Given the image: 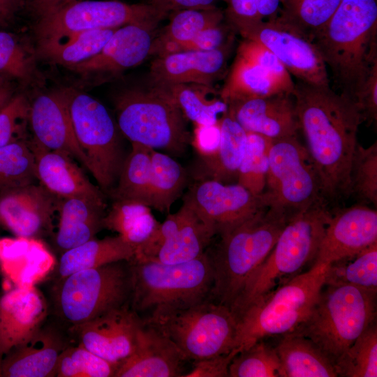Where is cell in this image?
<instances>
[{
  "mask_svg": "<svg viewBox=\"0 0 377 377\" xmlns=\"http://www.w3.org/2000/svg\"><path fill=\"white\" fill-rule=\"evenodd\" d=\"M150 207L145 204L117 200L103 219V228L116 232L135 248L144 243L158 226Z\"/></svg>",
  "mask_w": 377,
  "mask_h": 377,
  "instance_id": "35",
  "label": "cell"
},
{
  "mask_svg": "<svg viewBox=\"0 0 377 377\" xmlns=\"http://www.w3.org/2000/svg\"><path fill=\"white\" fill-rule=\"evenodd\" d=\"M228 111L246 132L272 140L297 135L299 124L292 94L279 93L237 101Z\"/></svg>",
  "mask_w": 377,
  "mask_h": 377,
  "instance_id": "24",
  "label": "cell"
},
{
  "mask_svg": "<svg viewBox=\"0 0 377 377\" xmlns=\"http://www.w3.org/2000/svg\"><path fill=\"white\" fill-rule=\"evenodd\" d=\"M38 180L29 140L20 139L0 147V191Z\"/></svg>",
  "mask_w": 377,
  "mask_h": 377,
  "instance_id": "41",
  "label": "cell"
},
{
  "mask_svg": "<svg viewBox=\"0 0 377 377\" xmlns=\"http://www.w3.org/2000/svg\"><path fill=\"white\" fill-rule=\"evenodd\" d=\"M278 337L283 377H337L333 362L311 340L295 332Z\"/></svg>",
  "mask_w": 377,
  "mask_h": 377,
  "instance_id": "31",
  "label": "cell"
},
{
  "mask_svg": "<svg viewBox=\"0 0 377 377\" xmlns=\"http://www.w3.org/2000/svg\"><path fill=\"white\" fill-rule=\"evenodd\" d=\"M6 24H4L3 22H2L1 21H0V27H4V26H6Z\"/></svg>",
  "mask_w": 377,
  "mask_h": 377,
  "instance_id": "61",
  "label": "cell"
},
{
  "mask_svg": "<svg viewBox=\"0 0 377 377\" xmlns=\"http://www.w3.org/2000/svg\"><path fill=\"white\" fill-rule=\"evenodd\" d=\"M36 52L18 36L0 29V77L29 84L37 75Z\"/></svg>",
  "mask_w": 377,
  "mask_h": 377,
  "instance_id": "40",
  "label": "cell"
},
{
  "mask_svg": "<svg viewBox=\"0 0 377 377\" xmlns=\"http://www.w3.org/2000/svg\"><path fill=\"white\" fill-rule=\"evenodd\" d=\"M187 172L168 154L156 149L151 153V173L147 205L162 213H170L174 202L186 185Z\"/></svg>",
  "mask_w": 377,
  "mask_h": 377,
  "instance_id": "37",
  "label": "cell"
},
{
  "mask_svg": "<svg viewBox=\"0 0 377 377\" xmlns=\"http://www.w3.org/2000/svg\"><path fill=\"white\" fill-rule=\"evenodd\" d=\"M219 121V146L214 155L200 158L196 178L198 180L213 179L223 184L237 183L247 133L228 110Z\"/></svg>",
  "mask_w": 377,
  "mask_h": 377,
  "instance_id": "28",
  "label": "cell"
},
{
  "mask_svg": "<svg viewBox=\"0 0 377 377\" xmlns=\"http://www.w3.org/2000/svg\"><path fill=\"white\" fill-rule=\"evenodd\" d=\"M337 376H377V327L370 325L334 362Z\"/></svg>",
  "mask_w": 377,
  "mask_h": 377,
  "instance_id": "42",
  "label": "cell"
},
{
  "mask_svg": "<svg viewBox=\"0 0 377 377\" xmlns=\"http://www.w3.org/2000/svg\"><path fill=\"white\" fill-rule=\"evenodd\" d=\"M293 216L281 207L266 205L219 235L216 249L209 254L214 272L212 300L232 310L249 278Z\"/></svg>",
  "mask_w": 377,
  "mask_h": 377,
  "instance_id": "3",
  "label": "cell"
},
{
  "mask_svg": "<svg viewBox=\"0 0 377 377\" xmlns=\"http://www.w3.org/2000/svg\"><path fill=\"white\" fill-rule=\"evenodd\" d=\"M169 22L153 38L149 56L175 53L201 31L226 20L223 10L216 6L182 9L170 13Z\"/></svg>",
  "mask_w": 377,
  "mask_h": 377,
  "instance_id": "30",
  "label": "cell"
},
{
  "mask_svg": "<svg viewBox=\"0 0 377 377\" xmlns=\"http://www.w3.org/2000/svg\"><path fill=\"white\" fill-rule=\"evenodd\" d=\"M325 284L350 285L377 291V243L329 263Z\"/></svg>",
  "mask_w": 377,
  "mask_h": 377,
  "instance_id": "39",
  "label": "cell"
},
{
  "mask_svg": "<svg viewBox=\"0 0 377 377\" xmlns=\"http://www.w3.org/2000/svg\"><path fill=\"white\" fill-rule=\"evenodd\" d=\"M312 40L339 92L355 101L377 61L376 1L341 0Z\"/></svg>",
  "mask_w": 377,
  "mask_h": 377,
  "instance_id": "2",
  "label": "cell"
},
{
  "mask_svg": "<svg viewBox=\"0 0 377 377\" xmlns=\"http://www.w3.org/2000/svg\"><path fill=\"white\" fill-rule=\"evenodd\" d=\"M355 102L360 109L364 121H376L377 61L371 66L368 75L355 98Z\"/></svg>",
  "mask_w": 377,
  "mask_h": 377,
  "instance_id": "52",
  "label": "cell"
},
{
  "mask_svg": "<svg viewBox=\"0 0 377 377\" xmlns=\"http://www.w3.org/2000/svg\"><path fill=\"white\" fill-rule=\"evenodd\" d=\"M3 354L0 350V376H1L2 362H3Z\"/></svg>",
  "mask_w": 377,
  "mask_h": 377,
  "instance_id": "60",
  "label": "cell"
},
{
  "mask_svg": "<svg viewBox=\"0 0 377 377\" xmlns=\"http://www.w3.org/2000/svg\"><path fill=\"white\" fill-rule=\"evenodd\" d=\"M331 214L332 209L320 202L288 221L232 308L237 318L249 306L314 265Z\"/></svg>",
  "mask_w": 377,
  "mask_h": 377,
  "instance_id": "5",
  "label": "cell"
},
{
  "mask_svg": "<svg viewBox=\"0 0 377 377\" xmlns=\"http://www.w3.org/2000/svg\"><path fill=\"white\" fill-rule=\"evenodd\" d=\"M58 322L46 320L27 339L4 355L1 376L54 377L63 351L71 345Z\"/></svg>",
  "mask_w": 377,
  "mask_h": 377,
  "instance_id": "21",
  "label": "cell"
},
{
  "mask_svg": "<svg viewBox=\"0 0 377 377\" xmlns=\"http://www.w3.org/2000/svg\"><path fill=\"white\" fill-rule=\"evenodd\" d=\"M226 22L236 33L274 17L280 10V0H223Z\"/></svg>",
  "mask_w": 377,
  "mask_h": 377,
  "instance_id": "48",
  "label": "cell"
},
{
  "mask_svg": "<svg viewBox=\"0 0 377 377\" xmlns=\"http://www.w3.org/2000/svg\"><path fill=\"white\" fill-rule=\"evenodd\" d=\"M351 195L358 203L377 205V142L368 147L357 144L350 169Z\"/></svg>",
  "mask_w": 377,
  "mask_h": 377,
  "instance_id": "46",
  "label": "cell"
},
{
  "mask_svg": "<svg viewBox=\"0 0 377 377\" xmlns=\"http://www.w3.org/2000/svg\"><path fill=\"white\" fill-rule=\"evenodd\" d=\"M193 125L191 144L200 158L212 156L216 151L221 140L220 121L214 124Z\"/></svg>",
  "mask_w": 377,
  "mask_h": 377,
  "instance_id": "54",
  "label": "cell"
},
{
  "mask_svg": "<svg viewBox=\"0 0 377 377\" xmlns=\"http://www.w3.org/2000/svg\"><path fill=\"white\" fill-rule=\"evenodd\" d=\"M229 377H283L274 345L260 339L239 351L231 360Z\"/></svg>",
  "mask_w": 377,
  "mask_h": 377,
  "instance_id": "44",
  "label": "cell"
},
{
  "mask_svg": "<svg viewBox=\"0 0 377 377\" xmlns=\"http://www.w3.org/2000/svg\"><path fill=\"white\" fill-rule=\"evenodd\" d=\"M15 94L13 82L0 77V111Z\"/></svg>",
  "mask_w": 377,
  "mask_h": 377,
  "instance_id": "58",
  "label": "cell"
},
{
  "mask_svg": "<svg viewBox=\"0 0 377 377\" xmlns=\"http://www.w3.org/2000/svg\"><path fill=\"white\" fill-rule=\"evenodd\" d=\"M376 290L325 284L307 318L293 332L311 340L334 363L372 323Z\"/></svg>",
  "mask_w": 377,
  "mask_h": 377,
  "instance_id": "7",
  "label": "cell"
},
{
  "mask_svg": "<svg viewBox=\"0 0 377 377\" xmlns=\"http://www.w3.org/2000/svg\"><path fill=\"white\" fill-rule=\"evenodd\" d=\"M30 102L23 94H15L0 111V147L27 138Z\"/></svg>",
  "mask_w": 377,
  "mask_h": 377,
  "instance_id": "49",
  "label": "cell"
},
{
  "mask_svg": "<svg viewBox=\"0 0 377 377\" xmlns=\"http://www.w3.org/2000/svg\"><path fill=\"white\" fill-rule=\"evenodd\" d=\"M36 161L37 179L59 198L82 197L105 204L101 190L93 184L68 154L41 147L29 140Z\"/></svg>",
  "mask_w": 377,
  "mask_h": 377,
  "instance_id": "26",
  "label": "cell"
},
{
  "mask_svg": "<svg viewBox=\"0 0 377 377\" xmlns=\"http://www.w3.org/2000/svg\"><path fill=\"white\" fill-rule=\"evenodd\" d=\"M117 124L131 143L182 155L191 142L187 119L170 87L148 81L121 91L115 98Z\"/></svg>",
  "mask_w": 377,
  "mask_h": 377,
  "instance_id": "6",
  "label": "cell"
},
{
  "mask_svg": "<svg viewBox=\"0 0 377 377\" xmlns=\"http://www.w3.org/2000/svg\"><path fill=\"white\" fill-rule=\"evenodd\" d=\"M327 263H315L265 297L249 306L237 318L235 348L295 331L309 316L325 285Z\"/></svg>",
  "mask_w": 377,
  "mask_h": 377,
  "instance_id": "8",
  "label": "cell"
},
{
  "mask_svg": "<svg viewBox=\"0 0 377 377\" xmlns=\"http://www.w3.org/2000/svg\"><path fill=\"white\" fill-rule=\"evenodd\" d=\"M262 195L267 205L281 207L292 216L325 202L313 163L297 136L272 140Z\"/></svg>",
  "mask_w": 377,
  "mask_h": 377,
  "instance_id": "12",
  "label": "cell"
},
{
  "mask_svg": "<svg viewBox=\"0 0 377 377\" xmlns=\"http://www.w3.org/2000/svg\"><path fill=\"white\" fill-rule=\"evenodd\" d=\"M236 33L226 22L208 27L179 46L175 53L186 51H209L221 47L234 40Z\"/></svg>",
  "mask_w": 377,
  "mask_h": 377,
  "instance_id": "51",
  "label": "cell"
},
{
  "mask_svg": "<svg viewBox=\"0 0 377 377\" xmlns=\"http://www.w3.org/2000/svg\"><path fill=\"white\" fill-rule=\"evenodd\" d=\"M29 125L34 143L64 152L88 170L87 158L76 139L63 89L41 94L30 103Z\"/></svg>",
  "mask_w": 377,
  "mask_h": 377,
  "instance_id": "20",
  "label": "cell"
},
{
  "mask_svg": "<svg viewBox=\"0 0 377 377\" xmlns=\"http://www.w3.org/2000/svg\"><path fill=\"white\" fill-rule=\"evenodd\" d=\"M237 323L230 309L209 298L151 324L168 337L186 360L196 361L235 349Z\"/></svg>",
  "mask_w": 377,
  "mask_h": 377,
  "instance_id": "11",
  "label": "cell"
},
{
  "mask_svg": "<svg viewBox=\"0 0 377 377\" xmlns=\"http://www.w3.org/2000/svg\"><path fill=\"white\" fill-rule=\"evenodd\" d=\"M377 243V211L357 203L332 209L316 263H331Z\"/></svg>",
  "mask_w": 377,
  "mask_h": 377,
  "instance_id": "18",
  "label": "cell"
},
{
  "mask_svg": "<svg viewBox=\"0 0 377 377\" xmlns=\"http://www.w3.org/2000/svg\"><path fill=\"white\" fill-rule=\"evenodd\" d=\"M63 89L76 139L87 158L88 170L108 193L117 181L125 158L117 124L91 96L72 88Z\"/></svg>",
  "mask_w": 377,
  "mask_h": 377,
  "instance_id": "10",
  "label": "cell"
},
{
  "mask_svg": "<svg viewBox=\"0 0 377 377\" xmlns=\"http://www.w3.org/2000/svg\"><path fill=\"white\" fill-rule=\"evenodd\" d=\"M135 247L120 235L93 238L64 251L57 267L58 279L74 272L118 261H131Z\"/></svg>",
  "mask_w": 377,
  "mask_h": 377,
  "instance_id": "32",
  "label": "cell"
},
{
  "mask_svg": "<svg viewBox=\"0 0 377 377\" xmlns=\"http://www.w3.org/2000/svg\"><path fill=\"white\" fill-rule=\"evenodd\" d=\"M59 198L35 183L0 191V226L17 237L48 235Z\"/></svg>",
  "mask_w": 377,
  "mask_h": 377,
  "instance_id": "17",
  "label": "cell"
},
{
  "mask_svg": "<svg viewBox=\"0 0 377 377\" xmlns=\"http://www.w3.org/2000/svg\"><path fill=\"white\" fill-rule=\"evenodd\" d=\"M167 15L145 2L127 3L117 0H82L73 2L38 18L37 40L53 38L102 29H117L138 24L156 29Z\"/></svg>",
  "mask_w": 377,
  "mask_h": 377,
  "instance_id": "13",
  "label": "cell"
},
{
  "mask_svg": "<svg viewBox=\"0 0 377 377\" xmlns=\"http://www.w3.org/2000/svg\"><path fill=\"white\" fill-rule=\"evenodd\" d=\"M292 96L323 199L331 209L339 207L351 195L350 169L362 114L353 99L330 86L297 81Z\"/></svg>",
  "mask_w": 377,
  "mask_h": 377,
  "instance_id": "1",
  "label": "cell"
},
{
  "mask_svg": "<svg viewBox=\"0 0 377 377\" xmlns=\"http://www.w3.org/2000/svg\"><path fill=\"white\" fill-rule=\"evenodd\" d=\"M153 149L144 145L131 143V149L124 158L117 183L108 192L113 200H131L147 205Z\"/></svg>",
  "mask_w": 377,
  "mask_h": 377,
  "instance_id": "36",
  "label": "cell"
},
{
  "mask_svg": "<svg viewBox=\"0 0 377 377\" xmlns=\"http://www.w3.org/2000/svg\"><path fill=\"white\" fill-rule=\"evenodd\" d=\"M130 307L145 322L154 323L210 298L214 272L209 253L181 263L129 261Z\"/></svg>",
  "mask_w": 377,
  "mask_h": 377,
  "instance_id": "4",
  "label": "cell"
},
{
  "mask_svg": "<svg viewBox=\"0 0 377 377\" xmlns=\"http://www.w3.org/2000/svg\"><path fill=\"white\" fill-rule=\"evenodd\" d=\"M79 1H82V0H58L57 2L55 3V5L53 6V8L50 10H49L47 13L52 10H54L58 8H60L63 6H65V5H67L73 2Z\"/></svg>",
  "mask_w": 377,
  "mask_h": 377,
  "instance_id": "59",
  "label": "cell"
},
{
  "mask_svg": "<svg viewBox=\"0 0 377 377\" xmlns=\"http://www.w3.org/2000/svg\"><path fill=\"white\" fill-rule=\"evenodd\" d=\"M23 6L24 0H0V21L7 25Z\"/></svg>",
  "mask_w": 377,
  "mask_h": 377,
  "instance_id": "56",
  "label": "cell"
},
{
  "mask_svg": "<svg viewBox=\"0 0 377 377\" xmlns=\"http://www.w3.org/2000/svg\"><path fill=\"white\" fill-rule=\"evenodd\" d=\"M106 204L82 197L59 198L55 243L62 253L94 238L103 229Z\"/></svg>",
  "mask_w": 377,
  "mask_h": 377,
  "instance_id": "27",
  "label": "cell"
},
{
  "mask_svg": "<svg viewBox=\"0 0 377 377\" xmlns=\"http://www.w3.org/2000/svg\"><path fill=\"white\" fill-rule=\"evenodd\" d=\"M141 322L142 319L127 304L72 326L68 330L88 350L119 364L132 353Z\"/></svg>",
  "mask_w": 377,
  "mask_h": 377,
  "instance_id": "19",
  "label": "cell"
},
{
  "mask_svg": "<svg viewBox=\"0 0 377 377\" xmlns=\"http://www.w3.org/2000/svg\"><path fill=\"white\" fill-rule=\"evenodd\" d=\"M131 293L129 261L114 262L59 279L53 293L54 312L69 328L130 304Z\"/></svg>",
  "mask_w": 377,
  "mask_h": 377,
  "instance_id": "9",
  "label": "cell"
},
{
  "mask_svg": "<svg viewBox=\"0 0 377 377\" xmlns=\"http://www.w3.org/2000/svg\"><path fill=\"white\" fill-rule=\"evenodd\" d=\"M238 353L235 348L229 353L193 361L192 369L183 377H228L229 365Z\"/></svg>",
  "mask_w": 377,
  "mask_h": 377,
  "instance_id": "53",
  "label": "cell"
},
{
  "mask_svg": "<svg viewBox=\"0 0 377 377\" xmlns=\"http://www.w3.org/2000/svg\"><path fill=\"white\" fill-rule=\"evenodd\" d=\"M119 364L109 362L83 345H69L59 357L57 377H114Z\"/></svg>",
  "mask_w": 377,
  "mask_h": 377,
  "instance_id": "47",
  "label": "cell"
},
{
  "mask_svg": "<svg viewBox=\"0 0 377 377\" xmlns=\"http://www.w3.org/2000/svg\"><path fill=\"white\" fill-rule=\"evenodd\" d=\"M341 0H280L279 13L311 40Z\"/></svg>",
  "mask_w": 377,
  "mask_h": 377,
  "instance_id": "45",
  "label": "cell"
},
{
  "mask_svg": "<svg viewBox=\"0 0 377 377\" xmlns=\"http://www.w3.org/2000/svg\"><path fill=\"white\" fill-rule=\"evenodd\" d=\"M237 52L262 67L285 92L293 94L295 82L282 62L269 50L256 42L243 39Z\"/></svg>",
  "mask_w": 377,
  "mask_h": 377,
  "instance_id": "50",
  "label": "cell"
},
{
  "mask_svg": "<svg viewBox=\"0 0 377 377\" xmlns=\"http://www.w3.org/2000/svg\"><path fill=\"white\" fill-rule=\"evenodd\" d=\"M186 360L175 343L156 325L142 320L134 348L119 363L114 377L182 376Z\"/></svg>",
  "mask_w": 377,
  "mask_h": 377,
  "instance_id": "23",
  "label": "cell"
},
{
  "mask_svg": "<svg viewBox=\"0 0 377 377\" xmlns=\"http://www.w3.org/2000/svg\"><path fill=\"white\" fill-rule=\"evenodd\" d=\"M117 29H95L37 40L36 54L50 63L69 68L98 54Z\"/></svg>",
  "mask_w": 377,
  "mask_h": 377,
  "instance_id": "33",
  "label": "cell"
},
{
  "mask_svg": "<svg viewBox=\"0 0 377 377\" xmlns=\"http://www.w3.org/2000/svg\"><path fill=\"white\" fill-rule=\"evenodd\" d=\"M234 40L209 51H186L156 57L149 80L165 87L182 84L212 85L225 73Z\"/></svg>",
  "mask_w": 377,
  "mask_h": 377,
  "instance_id": "22",
  "label": "cell"
},
{
  "mask_svg": "<svg viewBox=\"0 0 377 377\" xmlns=\"http://www.w3.org/2000/svg\"><path fill=\"white\" fill-rule=\"evenodd\" d=\"M246 133L245 150L237 183L253 194L260 195L266 186L272 140L258 133Z\"/></svg>",
  "mask_w": 377,
  "mask_h": 377,
  "instance_id": "43",
  "label": "cell"
},
{
  "mask_svg": "<svg viewBox=\"0 0 377 377\" xmlns=\"http://www.w3.org/2000/svg\"><path fill=\"white\" fill-rule=\"evenodd\" d=\"M47 316V304L34 286L16 287L0 297V350L6 354L27 339Z\"/></svg>",
  "mask_w": 377,
  "mask_h": 377,
  "instance_id": "25",
  "label": "cell"
},
{
  "mask_svg": "<svg viewBox=\"0 0 377 377\" xmlns=\"http://www.w3.org/2000/svg\"><path fill=\"white\" fill-rule=\"evenodd\" d=\"M218 0H144L168 17L173 11L188 8H206L216 6Z\"/></svg>",
  "mask_w": 377,
  "mask_h": 377,
  "instance_id": "55",
  "label": "cell"
},
{
  "mask_svg": "<svg viewBox=\"0 0 377 377\" xmlns=\"http://www.w3.org/2000/svg\"><path fill=\"white\" fill-rule=\"evenodd\" d=\"M154 31L138 24L119 27L98 54L68 68L96 83L115 79L149 56Z\"/></svg>",
  "mask_w": 377,
  "mask_h": 377,
  "instance_id": "16",
  "label": "cell"
},
{
  "mask_svg": "<svg viewBox=\"0 0 377 377\" xmlns=\"http://www.w3.org/2000/svg\"><path fill=\"white\" fill-rule=\"evenodd\" d=\"M179 209L182 218L179 225L152 260L174 264L193 260L205 253L216 235L188 201L183 199Z\"/></svg>",
  "mask_w": 377,
  "mask_h": 377,
  "instance_id": "29",
  "label": "cell"
},
{
  "mask_svg": "<svg viewBox=\"0 0 377 377\" xmlns=\"http://www.w3.org/2000/svg\"><path fill=\"white\" fill-rule=\"evenodd\" d=\"M170 88L184 116L193 124H216L228 110L212 85L182 84Z\"/></svg>",
  "mask_w": 377,
  "mask_h": 377,
  "instance_id": "38",
  "label": "cell"
},
{
  "mask_svg": "<svg viewBox=\"0 0 377 377\" xmlns=\"http://www.w3.org/2000/svg\"><path fill=\"white\" fill-rule=\"evenodd\" d=\"M58 0H24V6L37 18L50 10Z\"/></svg>",
  "mask_w": 377,
  "mask_h": 377,
  "instance_id": "57",
  "label": "cell"
},
{
  "mask_svg": "<svg viewBox=\"0 0 377 377\" xmlns=\"http://www.w3.org/2000/svg\"></svg>",
  "mask_w": 377,
  "mask_h": 377,
  "instance_id": "62",
  "label": "cell"
},
{
  "mask_svg": "<svg viewBox=\"0 0 377 377\" xmlns=\"http://www.w3.org/2000/svg\"><path fill=\"white\" fill-rule=\"evenodd\" d=\"M239 34L243 39L256 42L269 50L297 81L330 86L327 67L313 40L279 13Z\"/></svg>",
  "mask_w": 377,
  "mask_h": 377,
  "instance_id": "14",
  "label": "cell"
},
{
  "mask_svg": "<svg viewBox=\"0 0 377 377\" xmlns=\"http://www.w3.org/2000/svg\"><path fill=\"white\" fill-rule=\"evenodd\" d=\"M279 93L286 92L262 67L238 52L219 91L221 98L227 105Z\"/></svg>",
  "mask_w": 377,
  "mask_h": 377,
  "instance_id": "34",
  "label": "cell"
},
{
  "mask_svg": "<svg viewBox=\"0 0 377 377\" xmlns=\"http://www.w3.org/2000/svg\"><path fill=\"white\" fill-rule=\"evenodd\" d=\"M184 200L219 235L267 205L262 194L254 195L237 183L223 184L213 179L198 180Z\"/></svg>",
  "mask_w": 377,
  "mask_h": 377,
  "instance_id": "15",
  "label": "cell"
}]
</instances>
